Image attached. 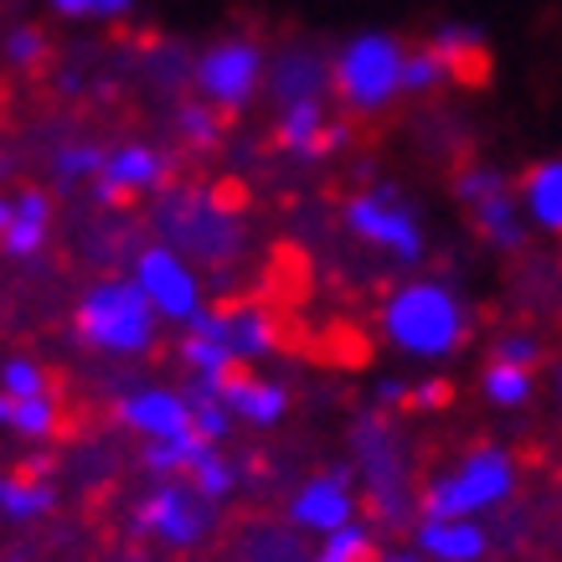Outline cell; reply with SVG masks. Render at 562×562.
<instances>
[{
    "instance_id": "cell-32",
    "label": "cell",
    "mask_w": 562,
    "mask_h": 562,
    "mask_svg": "<svg viewBox=\"0 0 562 562\" xmlns=\"http://www.w3.org/2000/svg\"><path fill=\"white\" fill-rule=\"evenodd\" d=\"M495 361H506V367H527L537 361V341H527V336H506V341H495Z\"/></svg>"
},
{
    "instance_id": "cell-15",
    "label": "cell",
    "mask_w": 562,
    "mask_h": 562,
    "mask_svg": "<svg viewBox=\"0 0 562 562\" xmlns=\"http://www.w3.org/2000/svg\"><path fill=\"white\" fill-rule=\"evenodd\" d=\"M217 403L233 418H243V424H279L284 418V408H290V397H284V387L279 382H258V376H248L238 367V372H227L222 376V387H217Z\"/></svg>"
},
{
    "instance_id": "cell-31",
    "label": "cell",
    "mask_w": 562,
    "mask_h": 562,
    "mask_svg": "<svg viewBox=\"0 0 562 562\" xmlns=\"http://www.w3.org/2000/svg\"><path fill=\"white\" fill-rule=\"evenodd\" d=\"M5 57H11L16 68H36V63L47 57V36L36 32V26H16V32L5 36Z\"/></svg>"
},
{
    "instance_id": "cell-13",
    "label": "cell",
    "mask_w": 562,
    "mask_h": 562,
    "mask_svg": "<svg viewBox=\"0 0 562 562\" xmlns=\"http://www.w3.org/2000/svg\"><path fill=\"white\" fill-rule=\"evenodd\" d=\"M191 325L206 330V336H217L238 361H258L273 351V321L263 310H202Z\"/></svg>"
},
{
    "instance_id": "cell-1",
    "label": "cell",
    "mask_w": 562,
    "mask_h": 562,
    "mask_svg": "<svg viewBox=\"0 0 562 562\" xmlns=\"http://www.w3.org/2000/svg\"><path fill=\"white\" fill-rule=\"evenodd\" d=\"M382 325H387V341L418 361L454 357L464 346V336H470L464 305L454 300V290H443L434 279L403 284V290L387 300V310H382Z\"/></svg>"
},
{
    "instance_id": "cell-4",
    "label": "cell",
    "mask_w": 562,
    "mask_h": 562,
    "mask_svg": "<svg viewBox=\"0 0 562 562\" xmlns=\"http://www.w3.org/2000/svg\"><path fill=\"white\" fill-rule=\"evenodd\" d=\"M403 63H408V47L397 36L361 32L330 63V83H336V93H341L351 114H382L403 93Z\"/></svg>"
},
{
    "instance_id": "cell-18",
    "label": "cell",
    "mask_w": 562,
    "mask_h": 562,
    "mask_svg": "<svg viewBox=\"0 0 562 562\" xmlns=\"http://www.w3.org/2000/svg\"><path fill=\"white\" fill-rule=\"evenodd\" d=\"M521 202H527V217L537 227L562 233V160H537L521 176Z\"/></svg>"
},
{
    "instance_id": "cell-34",
    "label": "cell",
    "mask_w": 562,
    "mask_h": 562,
    "mask_svg": "<svg viewBox=\"0 0 562 562\" xmlns=\"http://www.w3.org/2000/svg\"><path fill=\"white\" fill-rule=\"evenodd\" d=\"M346 139H351V124H325V135H321V145H315V155H336V150H346Z\"/></svg>"
},
{
    "instance_id": "cell-5",
    "label": "cell",
    "mask_w": 562,
    "mask_h": 562,
    "mask_svg": "<svg viewBox=\"0 0 562 562\" xmlns=\"http://www.w3.org/2000/svg\"><path fill=\"white\" fill-rule=\"evenodd\" d=\"M191 78H196V93H202L217 114H238L243 103L258 93V83L269 78V57H263V47L248 42V36H222V42H212V47L196 57Z\"/></svg>"
},
{
    "instance_id": "cell-12",
    "label": "cell",
    "mask_w": 562,
    "mask_h": 562,
    "mask_svg": "<svg viewBox=\"0 0 562 562\" xmlns=\"http://www.w3.org/2000/svg\"><path fill=\"white\" fill-rule=\"evenodd\" d=\"M351 512H357V501H351V485H346V470H330V475H315L305 480V491L290 501V521L305 531H341L351 527Z\"/></svg>"
},
{
    "instance_id": "cell-2",
    "label": "cell",
    "mask_w": 562,
    "mask_h": 562,
    "mask_svg": "<svg viewBox=\"0 0 562 562\" xmlns=\"http://www.w3.org/2000/svg\"><path fill=\"white\" fill-rule=\"evenodd\" d=\"M78 336L93 351L109 357H145L155 346V321H150V300L135 279H103L78 300Z\"/></svg>"
},
{
    "instance_id": "cell-33",
    "label": "cell",
    "mask_w": 562,
    "mask_h": 562,
    "mask_svg": "<svg viewBox=\"0 0 562 562\" xmlns=\"http://www.w3.org/2000/svg\"><path fill=\"white\" fill-rule=\"evenodd\" d=\"M413 408H443L449 403V382H424V387H408Z\"/></svg>"
},
{
    "instance_id": "cell-21",
    "label": "cell",
    "mask_w": 562,
    "mask_h": 562,
    "mask_svg": "<svg viewBox=\"0 0 562 562\" xmlns=\"http://www.w3.org/2000/svg\"><path fill=\"white\" fill-rule=\"evenodd\" d=\"M52 501H57V491H52L42 475H5L0 480V512L11 516V521H36V516H47Z\"/></svg>"
},
{
    "instance_id": "cell-35",
    "label": "cell",
    "mask_w": 562,
    "mask_h": 562,
    "mask_svg": "<svg viewBox=\"0 0 562 562\" xmlns=\"http://www.w3.org/2000/svg\"><path fill=\"white\" fill-rule=\"evenodd\" d=\"M376 403H382V408H403V403H408V382H376Z\"/></svg>"
},
{
    "instance_id": "cell-36",
    "label": "cell",
    "mask_w": 562,
    "mask_h": 562,
    "mask_svg": "<svg viewBox=\"0 0 562 562\" xmlns=\"http://www.w3.org/2000/svg\"><path fill=\"white\" fill-rule=\"evenodd\" d=\"M11 222H16V196H11V202H5V196H0V238H5V233H11Z\"/></svg>"
},
{
    "instance_id": "cell-14",
    "label": "cell",
    "mask_w": 562,
    "mask_h": 562,
    "mask_svg": "<svg viewBox=\"0 0 562 562\" xmlns=\"http://www.w3.org/2000/svg\"><path fill=\"white\" fill-rule=\"evenodd\" d=\"M325 83H330V63H325L315 47H284L269 68V93L279 99V109L321 99Z\"/></svg>"
},
{
    "instance_id": "cell-19",
    "label": "cell",
    "mask_w": 562,
    "mask_h": 562,
    "mask_svg": "<svg viewBox=\"0 0 562 562\" xmlns=\"http://www.w3.org/2000/svg\"><path fill=\"white\" fill-rule=\"evenodd\" d=\"M47 222H52V202L42 191H21L16 196V222H11V233L0 238V248L11 258H32L42 254V243H47Z\"/></svg>"
},
{
    "instance_id": "cell-29",
    "label": "cell",
    "mask_w": 562,
    "mask_h": 562,
    "mask_svg": "<svg viewBox=\"0 0 562 562\" xmlns=\"http://www.w3.org/2000/svg\"><path fill=\"white\" fill-rule=\"evenodd\" d=\"M47 5L68 21H124L135 11V0H47Z\"/></svg>"
},
{
    "instance_id": "cell-37",
    "label": "cell",
    "mask_w": 562,
    "mask_h": 562,
    "mask_svg": "<svg viewBox=\"0 0 562 562\" xmlns=\"http://www.w3.org/2000/svg\"><path fill=\"white\" fill-rule=\"evenodd\" d=\"M0 424L11 428V397H5V392H0Z\"/></svg>"
},
{
    "instance_id": "cell-17",
    "label": "cell",
    "mask_w": 562,
    "mask_h": 562,
    "mask_svg": "<svg viewBox=\"0 0 562 562\" xmlns=\"http://www.w3.org/2000/svg\"><path fill=\"white\" fill-rule=\"evenodd\" d=\"M418 547L434 562H480L485 558V531L475 521H424Z\"/></svg>"
},
{
    "instance_id": "cell-22",
    "label": "cell",
    "mask_w": 562,
    "mask_h": 562,
    "mask_svg": "<svg viewBox=\"0 0 562 562\" xmlns=\"http://www.w3.org/2000/svg\"><path fill=\"white\" fill-rule=\"evenodd\" d=\"M480 387L491 397L495 408H521L531 397V372L527 367H506V361H491L485 376H480Z\"/></svg>"
},
{
    "instance_id": "cell-26",
    "label": "cell",
    "mask_w": 562,
    "mask_h": 562,
    "mask_svg": "<svg viewBox=\"0 0 562 562\" xmlns=\"http://www.w3.org/2000/svg\"><path fill=\"white\" fill-rule=\"evenodd\" d=\"M11 428H16L21 439H52L57 403L52 397H11Z\"/></svg>"
},
{
    "instance_id": "cell-24",
    "label": "cell",
    "mask_w": 562,
    "mask_h": 562,
    "mask_svg": "<svg viewBox=\"0 0 562 562\" xmlns=\"http://www.w3.org/2000/svg\"><path fill=\"white\" fill-rule=\"evenodd\" d=\"M315 562H382V558H376V547H372V531L351 521V527L325 537L321 552H315Z\"/></svg>"
},
{
    "instance_id": "cell-9",
    "label": "cell",
    "mask_w": 562,
    "mask_h": 562,
    "mask_svg": "<svg viewBox=\"0 0 562 562\" xmlns=\"http://www.w3.org/2000/svg\"><path fill=\"white\" fill-rule=\"evenodd\" d=\"M135 284L145 290L155 315H166V321L191 325L202 315V284H196V273L171 248H145L135 258Z\"/></svg>"
},
{
    "instance_id": "cell-27",
    "label": "cell",
    "mask_w": 562,
    "mask_h": 562,
    "mask_svg": "<svg viewBox=\"0 0 562 562\" xmlns=\"http://www.w3.org/2000/svg\"><path fill=\"white\" fill-rule=\"evenodd\" d=\"M0 392L5 397H47V372L26 357H11L0 367Z\"/></svg>"
},
{
    "instance_id": "cell-30",
    "label": "cell",
    "mask_w": 562,
    "mask_h": 562,
    "mask_svg": "<svg viewBox=\"0 0 562 562\" xmlns=\"http://www.w3.org/2000/svg\"><path fill=\"white\" fill-rule=\"evenodd\" d=\"M103 160H109V150H99V145H68V150L57 155V171L68 176V181H78V176H93V181H99Z\"/></svg>"
},
{
    "instance_id": "cell-7",
    "label": "cell",
    "mask_w": 562,
    "mask_h": 562,
    "mask_svg": "<svg viewBox=\"0 0 562 562\" xmlns=\"http://www.w3.org/2000/svg\"><path fill=\"white\" fill-rule=\"evenodd\" d=\"M454 196L464 202V212H470V222H475V233L491 248H501V254H516L521 248V202H516L512 181L501 171H491V166H475V171H460V181H454Z\"/></svg>"
},
{
    "instance_id": "cell-8",
    "label": "cell",
    "mask_w": 562,
    "mask_h": 562,
    "mask_svg": "<svg viewBox=\"0 0 562 562\" xmlns=\"http://www.w3.org/2000/svg\"><path fill=\"white\" fill-rule=\"evenodd\" d=\"M139 531H150L155 542L166 547H196L206 537V521H212V501L196 495L181 480H160L145 501H139Z\"/></svg>"
},
{
    "instance_id": "cell-6",
    "label": "cell",
    "mask_w": 562,
    "mask_h": 562,
    "mask_svg": "<svg viewBox=\"0 0 562 562\" xmlns=\"http://www.w3.org/2000/svg\"><path fill=\"white\" fill-rule=\"evenodd\" d=\"M346 227L361 243H372L382 254H392L397 263H424V222L403 202L397 187H376V191H357L346 202Z\"/></svg>"
},
{
    "instance_id": "cell-38",
    "label": "cell",
    "mask_w": 562,
    "mask_h": 562,
    "mask_svg": "<svg viewBox=\"0 0 562 562\" xmlns=\"http://www.w3.org/2000/svg\"><path fill=\"white\" fill-rule=\"evenodd\" d=\"M382 562H418L413 552H397V558H382Z\"/></svg>"
},
{
    "instance_id": "cell-3",
    "label": "cell",
    "mask_w": 562,
    "mask_h": 562,
    "mask_svg": "<svg viewBox=\"0 0 562 562\" xmlns=\"http://www.w3.org/2000/svg\"><path fill=\"white\" fill-rule=\"evenodd\" d=\"M516 491V464L506 449H470L449 475H434L424 485V521H464L475 512H491Z\"/></svg>"
},
{
    "instance_id": "cell-16",
    "label": "cell",
    "mask_w": 562,
    "mask_h": 562,
    "mask_svg": "<svg viewBox=\"0 0 562 562\" xmlns=\"http://www.w3.org/2000/svg\"><path fill=\"white\" fill-rule=\"evenodd\" d=\"M428 47L443 57L449 78H460V83H485V72H491V52H485V36H480L475 26L449 21V26H439V32L428 36Z\"/></svg>"
},
{
    "instance_id": "cell-28",
    "label": "cell",
    "mask_w": 562,
    "mask_h": 562,
    "mask_svg": "<svg viewBox=\"0 0 562 562\" xmlns=\"http://www.w3.org/2000/svg\"><path fill=\"white\" fill-rule=\"evenodd\" d=\"M191 491L206 495V501H222V495L233 491V464L222 460L217 449H206L202 460H196V470H191Z\"/></svg>"
},
{
    "instance_id": "cell-20",
    "label": "cell",
    "mask_w": 562,
    "mask_h": 562,
    "mask_svg": "<svg viewBox=\"0 0 562 562\" xmlns=\"http://www.w3.org/2000/svg\"><path fill=\"white\" fill-rule=\"evenodd\" d=\"M325 103L321 99H305V103H290V109H279V124H273V139L284 145L290 155H315L325 135Z\"/></svg>"
},
{
    "instance_id": "cell-25",
    "label": "cell",
    "mask_w": 562,
    "mask_h": 562,
    "mask_svg": "<svg viewBox=\"0 0 562 562\" xmlns=\"http://www.w3.org/2000/svg\"><path fill=\"white\" fill-rule=\"evenodd\" d=\"M222 120H227V114L206 109V103H187V109L176 114V130H181V139H187L191 150H217L222 145Z\"/></svg>"
},
{
    "instance_id": "cell-11",
    "label": "cell",
    "mask_w": 562,
    "mask_h": 562,
    "mask_svg": "<svg viewBox=\"0 0 562 562\" xmlns=\"http://www.w3.org/2000/svg\"><path fill=\"white\" fill-rule=\"evenodd\" d=\"M160 181H166V155L150 150V145H120L103 160L93 196L99 202H124V196H139V191H155Z\"/></svg>"
},
{
    "instance_id": "cell-10",
    "label": "cell",
    "mask_w": 562,
    "mask_h": 562,
    "mask_svg": "<svg viewBox=\"0 0 562 562\" xmlns=\"http://www.w3.org/2000/svg\"><path fill=\"white\" fill-rule=\"evenodd\" d=\"M120 418L135 428L145 443H171V439H187L196 434L191 424V403L181 392L171 387H135L120 397Z\"/></svg>"
},
{
    "instance_id": "cell-23",
    "label": "cell",
    "mask_w": 562,
    "mask_h": 562,
    "mask_svg": "<svg viewBox=\"0 0 562 562\" xmlns=\"http://www.w3.org/2000/svg\"><path fill=\"white\" fill-rule=\"evenodd\" d=\"M454 83L449 78V68H443V57L434 47H408V63H403V93H413V99H424V93H434V88Z\"/></svg>"
}]
</instances>
